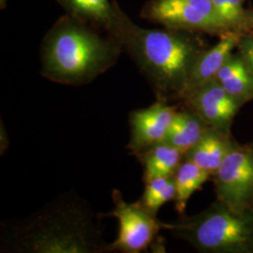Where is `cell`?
I'll return each mask as SVG.
<instances>
[{"label":"cell","instance_id":"6da1fadb","mask_svg":"<svg viewBox=\"0 0 253 253\" xmlns=\"http://www.w3.org/2000/svg\"><path fill=\"white\" fill-rule=\"evenodd\" d=\"M100 220L85 200L70 190L24 219L3 221L0 252L111 253Z\"/></svg>","mask_w":253,"mask_h":253},{"label":"cell","instance_id":"7a4b0ae2","mask_svg":"<svg viewBox=\"0 0 253 253\" xmlns=\"http://www.w3.org/2000/svg\"><path fill=\"white\" fill-rule=\"evenodd\" d=\"M202 33L179 29H147L135 25L123 11L115 31L123 51L150 84L156 100L179 105L190 73L208 48Z\"/></svg>","mask_w":253,"mask_h":253},{"label":"cell","instance_id":"3957f363","mask_svg":"<svg viewBox=\"0 0 253 253\" xmlns=\"http://www.w3.org/2000/svg\"><path fill=\"white\" fill-rule=\"evenodd\" d=\"M65 14L47 31L41 46V74L66 85H84L118 62L123 48L108 34Z\"/></svg>","mask_w":253,"mask_h":253},{"label":"cell","instance_id":"277c9868","mask_svg":"<svg viewBox=\"0 0 253 253\" xmlns=\"http://www.w3.org/2000/svg\"><path fill=\"white\" fill-rule=\"evenodd\" d=\"M163 229L200 253H253V211H236L216 200L193 216L182 215Z\"/></svg>","mask_w":253,"mask_h":253},{"label":"cell","instance_id":"5b68a950","mask_svg":"<svg viewBox=\"0 0 253 253\" xmlns=\"http://www.w3.org/2000/svg\"><path fill=\"white\" fill-rule=\"evenodd\" d=\"M140 17L165 28L219 37L229 33L212 0H148Z\"/></svg>","mask_w":253,"mask_h":253},{"label":"cell","instance_id":"8992f818","mask_svg":"<svg viewBox=\"0 0 253 253\" xmlns=\"http://www.w3.org/2000/svg\"><path fill=\"white\" fill-rule=\"evenodd\" d=\"M114 208L106 213H99L100 219L115 217L118 221V235L110 244V252L141 253L156 241L163 229V221L148 212L137 201L127 203L122 193L115 189L112 192Z\"/></svg>","mask_w":253,"mask_h":253},{"label":"cell","instance_id":"52a82bcc","mask_svg":"<svg viewBox=\"0 0 253 253\" xmlns=\"http://www.w3.org/2000/svg\"><path fill=\"white\" fill-rule=\"evenodd\" d=\"M212 180L217 200L236 211L253 210V144L236 143Z\"/></svg>","mask_w":253,"mask_h":253},{"label":"cell","instance_id":"ba28073f","mask_svg":"<svg viewBox=\"0 0 253 253\" xmlns=\"http://www.w3.org/2000/svg\"><path fill=\"white\" fill-rule=\"evenodd\" d=\"M179 105L156 100L145 108L129 113L130 135L126 148L136 156L147 148L160 144L167 135Z\"/></svg>","mask_w":253,"mask_h":253},{"label":"cell","instance_id":"9c48e42d","mask_svg":"<svg viewBox=\"0 0 253 253\" xmlns=\"http://www.w3.org/2000/svg\"><path fill=\"white\" fill-rule=\"evenodd\" d=\"M179 105L193 110L208 126L225 133H231L233 121L243 106L216 80L194 91Z\"/></svg>","mask_w":253,"mask_h":253},{"label":"cell","instance_id":"30bf717a","mask_svg":"<svg viewBox=\"0 0 253 253\" xmlns=\"http://www.w3.org/2000/svg\"><path fill=\"white\" fill-rule=\"evenodd\" d=\"M241 35L229 32L221 37L215 45L205 50L194 64L184 92L182 103L194 91L216 79L217 73L227 58L234 53Z\"/></svg>","mask_w":253,"mask_h":253},{"label":"cell","instance_id":"8fae6325","mask_svg":"<svg viewBox=\"0 0 253 253\" xmlns=\"http://www.w3.org/2000/svg\"><path fill=\"white\" fill-rule=\"evenodd\" d=\"M66 11L83 23L111 35L123 10L117 0H55Z\"/></svg>","mask_w":253,"mask_h":253},{"label":"cell","instance_id":"7c38bea8","mask_svg":"<svg viewBox=\"0 0 253 253\" xmlns=\"http://www.w3.org/2000/svg\"><path fill=\"white\" fill-rule=\"evenodd\" d=\"M235 144L231 133L208 126L199 142L185 154L184 159L195 163L212 177Z\"/></svg>","mask_w":253,"mask_h":253},{"label":"cell","instance_id":"4fadbf2b","mask_svg":"<svg viewBox=\"0 0 253 253\" xmlns=\"http://www.w3.org/2000/svg\"><path fill=\"white\" fill-rule=\"evenodd\" d=\"M215 80L243 106L253 100V70L238 52L227 58Z\"/></svg>","mask_w":253,"mask_h":253},{"label":"cell","instance_id":"5bb4252c","mask_svg":"<svg viewBox=\"0 0 253 253\" xmlns=\"http://www.w3.org/2000/svg\"><path fill=\"white\" fill-rule=\"evenodd\" d=\"M208 126L193 110L179 105L163 142L177 148L185 156L199 142Z\"/></svg>","mask_w":253,"mask_h":253},{"label":"cell","instance_id":"9a60e30c","mask_svg":"<svg viewBox=\"0 0 253 253\" xmlns=\"http://www.w3.org/2000/svg\"><path fill=\"white\" fill-rule=\"evenodd\" d=\"M136 158L143 167V181L173 176L184 161V154L164 142L147 148Z\"/></svg>","mask_w":253,"mask_h":253},{"label":"cell","instance_id":"2e32d148","mask_svg":"<svg viewBox=\"0 0 253 253\" xmlns=\"http://www.w3.org/2000/svg\"><path fill=\"white\" fill-rule=\"evenodd\" d=\"M209 179H212V177L208 172L195 163L184 159L177 171L173 174L175 185L174 208L180 216L185 215L190 197L197 190H201L203 185Z\"/></svg>","mask_w":253,"mask_h":253},{"label":"cell","instance_id":"e0dca14e","mask_svg":"<svg viewBox=\"0 0 253 253\" xmlns=\"http://www.w3.org/2000/svg\"><path fill=\"white\" fill-rule=\"evenodd\" d=\"M212 3L228 32L253 34V8L245 6L246 0H212Z\"/></svg>","mask_w":253,"mask_h":253},{"label":"cell","instance_id":"ac0fdd59","mask_svg":"<svg viewBox=\"0 0 253 253\" xmlns=\"http://www.w3.org/2000/svg\"><path fill=\"white\" fill-rule=\"evenodd\" d=\"M175 185L173 176L157 177L145 183V190L138 202L148 212L157 216L159 210L166 203L173 201Z\"/></svg>","mask_w":253,"mask_h":253},{"label":"cell","instance_id":"d6986e66","mask_svg":"<svg viewBox=\"0 0 253 253\" xmlns=\"http://www.w3.org/2000/svg\"><path fill=\"white\" fill-rule=\"evenodd\" d=\"M237 52L253 70V34L242 35L237 43Z\"/></svg>","mask_w":253,"mask_h":253},{"label":"cell","instance_id":"ffe728a7","mask_svg":"<svg viewBox=\"0 0 253 253\" xmlns=\"http://www.w3.org/2000/svg\"><path fill=\"white\" fill-rule=\"evenodd\" d=\"M7 8V0H0V9H5Z\"/></svg>","mask_w":253,"mask_h":253},{"label":"cell","instance_id":"44dd1931","mask_svg":"<svg viewBox=\"0 0 253 253\" xmlns=\"http://www.w3.org/2000/svg\"></svg>","mask_w":253,"mask_h":253}]
</instances>
